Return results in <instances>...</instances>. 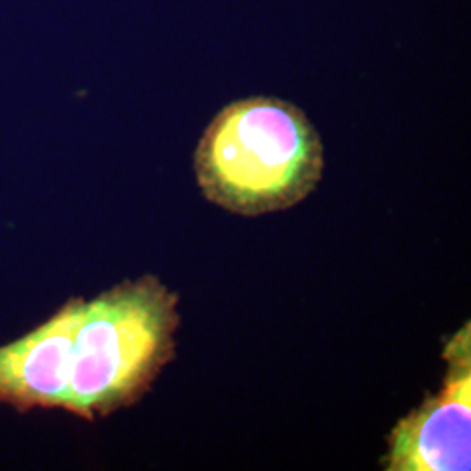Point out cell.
Returning a JSON list of instances; mask_svg holds the SVG:
<instances>
[{
	"instance_id": "cell-1",
	"label": "cell",
	"mask_w": 471,
	"mask_h": 471,
	"mask_svg": "<svg viewBox=\"0 0 471 471\" xmlns=\"http://www.w3.org/2000/svg\"><path fill=\"white\" fill-rule=\"evenodd\" d=\"M178 295L156 276L72 299L0 347V403L87 421L136 403L174 356Z\"/></svg>"
},
{
	"instance_id": "cell-2",
	"label": "cell",
	"mask_w": 471,
	"mask_h": 471,
	"mask_svg": "<svg viewBox=\"0 0 471 471\" xmlns=\"http://www.w3.org/2000/svg\"><path fill=\"white\" fill-rule=\"evenodd\" d=\"M323 167V143L313 122L299 107L274 96L223 107L194 154L204 197L241 216L299 204L317 187Z\"/></svg>"
},
{
	"instance_id": "cell-3",
	"label": "cell",
	"mask_w": 471,
	"mask_h": 471,
	"mask_svg": "<svg viewBox=\"0 0 471 471\" xmlns=\"http://www.w3.org/2000/svg\"><path fill=\"white\" fill-rule=\"evenodd\" d=\"M470 326L449 340L442 389L401 419L389 436L386 470L468 471L471 450Z\"/></svg>"
}]
</instances>
